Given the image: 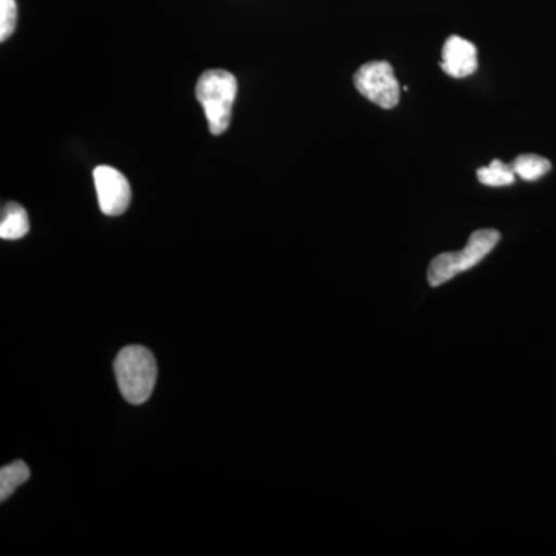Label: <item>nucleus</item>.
<instances>
[{"label":"nucleus","instance_id":"obj_1","mask_svg":"<svg viewBox=\"0 0 556 556\" xmlns=\"http://www.w3.org/2000/svg\"><path fill=\"white\" fill-rule=\"evenodd\" d=\"M115 375L124 399L130 404L141 405L152 396L159 368L148 348L126 346L116 356Z\"/></svg>","mask_w":556,"mask_h":556},{"label":"nucleus","instance_id":"obj_2","mask_svg":"<svg viewBox=\"0 0 556 556\" xmlns=\"http://www.w3.org/2000/svg\"><path fill=\"white\" fill-rule=\"evenodd\" d=\"M237 90L239 84L236 76L226 70H208L201 75L195 94L204 110L212 135H222L228 130Z\"/></svg>","mask_w":556,"mask_h":556},{"label":"nucleus","instance_id":"obj_3","mask_svg":"<svg viewBox=\"0 0 556 556\" xmlns=\"http://www.w3.org/2000/svg\"><path fill=\"white\" fill-rule=\"evenodd\" d=\"M501 233L495 229H481L471 233L467 247L459 252H444L430 263L428 268V283L431 287H441L459 274L475 268L500 243Z\"/></svg>","mask_w":556,"mask_h":556},{"label":"nucleus","instance_id":"obj_4","mask_svg":"<svg viewBox=\"0 0 556 556\" xmlns=\"http://www.w3.org/2000/svg\"><path fill=\"white\" fill-rule=\"evenodd\" d=\"M354 86L362 97L382 109H394L401 98V86L391 64L386 61L368 62L354 75Z\"/></svg>","mask_w":556,"mask_h":556},{"label":"nucleus","instance_id":"obj_5","mask_svg":"<svg viewBox=\"0 0 556 556\" xmlns=\"http://www.w3.org/2000/svg\"><path fill=\"white\" fill-rule=\"evenodd\" d=\"M98 203L102 214L119 217L130 206L131 189L127 178L110 166H98L93 172Z\"/></svg>","mask_w":556,"mask_h":556},{"label":"nucleus","instance_id":"obj_6","mask_svg":"<svg viewBox=\"0 0 556 556\" xmlns=\"http://www.w3.org/2000/svg\"><path fill=\"white\" fill-rule=\"evenodd\" d=\"M441 67L452 78L460 79L473 75L478 70V50L470 40L450 36L442 50Z\"/></svg>","mask_w":556,"mask_h":556},{"label":"nucleus","instance_id":"obj_7","mask_svg":"<svg viewBox=\"0 0 556 556\" xmlns=\"http://www.w3.org/2000/svg\"><path fill=\"white\" fill-rule=\"evenodd\" d=\"M30 230L28 214L21 204L9 203L3 206L2 222H0V237L3 240H20Z\"/></svg>","mask_w":556,"mask_h":556},{"label":"nucleus","instance_id":"obj_8","mask_svg":"<svg viewBox=\"0 0 556 556\" xmlns=\"http://www.w3.org/2000/svg\"><path fill=\"white\" fill-rule=\"evenodd\" d=\"M477 175L479 181L490 188H504V186L514 185L515 178H517L511 164L503 163L500 160H493L489 166L481 167Z\"/></svg>","mask_w":556,"mask_h":556},{"label":"nucleus","instance_id":"obj_9","mask_svg":"<svg viewBox=\"0 0 556 556\" xmlns=\"http://www.w3.org/2000/svg\"><path fill=\"white\" fill-rule=\"evenodd\" d=\"M511 167H514L517 177L525 179V181H536L552 169V164L543 156L527 153V155L518 156L511 163Z\"/></svg>","mask_w":556,"mask_h":556},{"label":"nucleus","instance_id":"obj_10","mask_svg":"<svg viewBox=\"0 0 556 556\" xmlns=\"http://www.w3.org/2000/svg\"><path fill=\"white\" fill-rule=\"evenodd\" d=\"M30 479V468L22 460L10 464L0 470V500L7 501L17 486Z\"/></svg>","mask_w":556,"mask_h":556},{"label":"nucleus","instance_id":"obj_11","mask_svg":"<svg viewBox=\"0 0 556 556\" xmlns=\"http://www.w3.org/2000/svg\"><path fill=\"white\" fill-rule=\"evenodd\" d=\"M17 3L16 0H0V40L7 39L16 30Z\"/></svg>","mask_w":556,"mask_h":556}]
</instances>
